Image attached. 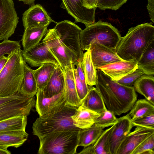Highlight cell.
<instances>
[{"instance_id": "cell-1", "label": "cell", "mask_w": 154, "mask_h": 154, "mask_svg": "<svg viewBox=\"0 0 154 154\" xmlns=\"http://www.w3.org/2000/svg\"><path fill=\"white\" fill-rule=\"evenodd\" d=\"M96 88L100 94L107 109L120 116L130 110L137 100L134 87L122 85L97 69Z\"/></svg>"}, {"instance_id": "cell-2", "label": "cell", "mask_w": 154, "mask_h": 154, "mask_svg": "<svg viewBox=\"0 0 154 154\" xmlns=\"http://www.w3.org/2000/svg\"><path fill=\"white\" fill-rule=\"evenodd\" d=\"M153 43L154 26L152 23H147L129 28L121 37L116 50L123 60L138 62Z\"/></svg>"}, {"instance_id": "cell-3", "label": "cell", "mask_w": 154, "mask_h": 154, "mask_svg": "<svg viewBox=\"0 0 154 154\" xmlns=\"http://www.w3.org/2000/svg\"><path fill=\"white\" fill-rule=\"evenodd\" d=\"M77 108L66 104L65 100L56 106L36 119L32 125L33 134L39 139L58 131H79L81 129L74 125L71 117Z\"/></svg>"}, {"instance_id": "cell-4", "label": "cell", "mask_w": 154, "mask_h": 154, "mask_svg": "<svg viewBox=\"0 0 154 154\" xmlns=\"http://www.w3.org/2000/svg\"><path fill=\"white\" fill-rule=\"evenodd\" d=\"M21 48L8 55V60L0 73V97L12 95L19 91L25 72Z\"/></svg>"}, {"instance_id": "cell-5", "label": "cell", "mask_w": 154, "mask_h": 154, "mask_svg": "<svg viewBox=\"0 0 154 154\" xmlns=\"http://www.w3.org/2000/svg\"><path fill=\"white\" fill-rule=\"evenodd\" d=\"M121 37L119 32L115 27L100 20L82 30L80 44L83 51L88 50L90 45L94 43L116 49Z\"/></svg>"}, {"instance_id": "cell-6", "label": "cell", "mask_w": 154, "mask_h": 154, "mask_svg": "<svg viewBox=\"0 0 154 154\" xmlns=\"http://www.w3.org/2000/svg\"><path fill=\"white\" fill-rule=\"evenodd\" d=\"M79 131H58L39 138L40 144L38 154L76 153Z\"/></svg>"}, {"instance_id": "cell-7", "label": "cell", "mask_w": 154, "mask_h": 154, "mask_svg": "<svg viewBox=\"0 0 154 154\" xmlns=\"http://www.w3.org/2000/svg\"><path fill=\"white\" fill-rule=\"evenodd\" d=\"M35 96L20 91L8 97H0V121L17 116H27L35 106Z\"/></svg>"}, {"instance_id": "cell-8", "label": "cell", "mask_w": 154, "mask_h": 154, "mask_svg": "<svg viewBox=\"0 0 154 154\" xmlns=\"http://www.w3.org/2000/svg\"><path fill=\"white\" fill-rule=\"evenodd\" d=\"M54 28L62 43L75 54L78 60L81 62L83 54L80 44L82 29L75 23L66 20L56 23Z\"/></svg>"}, {"instance_id": "cell-9", "label": "cell", "mask_w": 154, "mask_h": 154, "mask_svg": "<svg viewBox=\"0 0 154 154\" xmlns=\"http://www.w3.org/2000/svg\"><path fill=\"white\" fill-rule=\"evenodd\" d=\"M42 42L58 62L63 69L78 61L76 55L61 42L54 28L49 29Z\"/></svg>"}, {"instance_id": "cell-10", "label": "cell", "mask_w": 154, "mask_h": 154, "mask_svg": "<svg viewBox=\"0 0 154 154\" xmlns=\"http://www.w3.org/2000/svg\"><path fill=\"white\" fill-rule=\"evenodd\" d=\"M18 22L13 0H0V41L14 33Z\"/></svg>"}, {"instance_id": "cell-11", "label": "cell", "mask_w": 154, "mask_h": 154, "mask_svg": "<svg viewBox=\"0 0 154 154\" xmlns=\"http://www.w3.org/2000/svg\"><path fill=\"white\" fill-rule=\"evenodd\" d=\"M22 54L24 60L32 67H39L46 63L60 66L47 45L43 42L26 50H22Z\"/></svg>"}, {"instance_id": "cell-12", "label": "cell", "mask_w": 154, "mask_h": 154, "mask_svg": "<svg viewBox=\"0 0 154 154\" xmlns=\"http://www.w3.org/2000/svg\"><path fill=\"white\" fill-rule=\"evenodd\" d=\"M61 7L75 19V22L84 24L86 27L95 22L96 8H87L83 5V0H61Z\"/></svg>"}, {"instance_id": "cell-13", "label": "cell", "mask_w": 154, "mask_h": 154, "mask_svg": "<svg viewBox=\"0 0 154 154\" xmlns=\"http://www.w3.org/2000/svg\"><path fill=\"white\" fill-rule=\"evenodd\" d=\"M133 127L131 120L127 114L117 118L108 138L110 154H117L120 145Z\"/></svg>"}, {"instance_id": "cell-14", "label": "cell", "mask_w": 154, "mask_h": 154, "mask_svg": "<svg viewBox=\"0 0 154 154\" xmlns=\"http://www.w3.org/2000/svg\"><path fill=\"white\" fill-rule=\"evenodd\" d=\"M154 134V128L136 127L126 136L117 154H132L135 149L146 139Z\"/></svg>"}, {"instance_id": "cell-15", "label": "cell", "mask_w": 154, "mask_h": 154, "mask_svg": "<svg viewBox=\"0 0 154 154\" xmlns=\"http://www.w3.org/2000/svg\"><path fill=\"white\" fill-rule=\"evenodd\" d=\"M92 60L96 69L111 63L124 60L117 54L116 49L99 43L91 45L89 49Z\"/></svg>"}, {"instance_id": "cell-16", "label": "cell", "mask_w": 154, "mask_h": 154, "mask_svg": "<svg viewBox=\"0 0 154 154\" xmlns=\"http://www.w3.org/2000/svg\"><path fill=\"white\" fill-rule=\"evenodd\" d=\"M23 25L27 28L49 25L54 21L47 12L40 5L37 4L31 5L23 14Z\"/></svg>"}, {"instance_id": "cell-17", "label": "cell", "mask_w": 154, "mask_h": 154, "mask_svg": "<svg viewBox=\"0 0 154 154\" xmlns=\"http://www.w3.org/2000/svg\"><path fill=\"white\" fill-rule=\"evenodd\" d=\"M138 68V62L136 60H123L100 67V70L104 74L115 81L119 80Z\"/></svg>"}, {"instance_id": "cell-18", "label": "cell", "mask_w": 154, "mask_h": 154, "mask_svg": "<svg viewBox=\"0 0 154 154\" xmlns=\"http://www.w3.org/2000/svg\"><path fill=\"white\" fill-rule=\"evenodd\" d=\"M74 64L69 65L63 69L65 78L64 95L66 104L76 107L81 105V101L77 92L73 73Z\"/></svg>"}, {"instance_id": "cell-19", "label": "cell", "mask_w": 154, "mask_h": 154, "mask_svg": "<svg viewBox=\"0 0 154 154\" xmlns=\"http://www.w3.org/2000/svg\"><path fill=\"white\" fill-rule=\"evenodd\" d=\"M36 95L35 107L39 116L46 114L65 101L64 90L58 94L52 97H45L43 94L42 90L38 89Z\"/></svg>"}, {"instance_id": "cell-20", "label": "cell", "mask_w": 154, "mask_h": 154, "mask_svg": "<svg viewBox=\"0 0 154 154\" xmlns=\"http://www.w3.org/2000/svg\"><path fill=\"white\" fill-rule=\"evenodd\" d=\"M28 135L25 130L0 132V149L7 150L9 147H19L26 141Z\"/></svg>"}, {"instance_id": "cell-21", "label": "cell", "mask_w": 154, "mask_h": 154, "mask_svg": "<svg viewBox=\"0 0 154 154\" xmlns=\"http://www.w3.org/2000/svg\"><path fill=\"white\" fill-rule=\"evenodd\" d=\"M65 88V78L63 69L57 66L47 84L42 90L45 97H51L58 94Z\"/></svg>"}, {"instance_id": "cell-22", "label": "cell", "mask_w": 154, "mask_h": 154, "mask_svg": "<svg viewBox=\"0 0 154 154\" xmlns=\"http://www.w3.org/2000/svg\"><path fill=\"white\" fill-rule=\"evenodd\" d=\"M100 115V114L87 109L81 105L76 108L71 117L75 126L83 129L92 126Z\"/></svg>"}, {"instance_id": "cell-23", "label": "cell", "mask_w": 154, "mask_h": 154, "mask_svg": "<svg viewBox=\"0 0 154 154\" xmlns=\"http://www.w3.org/2000/svg\"><path fill=\"white\" fill-rule=\"evenodd\" d=\"M88 91L81 101L83 107L100 114L107 109L103 98L96 87L88 85Z\"/></svg>"}, {"instance_id": "cell-24", "label": "cell", "mask_w": 154, "mask_h": 154, "mask_svg": "<svg viewBox=\"0 0 154 154\" xmlns=\"http://www.w3.org/2000/svg\"><path fill=\"white\" fill-rule=\"evenodd\" d=\"M113 125L104 130L97 139L92 144L84 147L79 154H110L108 138Z\"/></svg>"}, {"instance_id": "cell-25", "label": "cell", "mask_w": 154, "mask_h": 154, "mask_svg": "<svg viewBox=\"0 0 154 154\" xmlns=\"http://www.w3.org/2000/svg\"><path fill=\"white\" fill-rule=\"evenodd\" d=\"M48 26L47 25L25 29L22 38L23 50H26L39 43L47 33Z\"/></svg>"}, {"instance_id": "cell-26", "label": "cell", "mask_w": 154, "mask_h": 154, "mask_svg": "<svg viewBox=\"0 0 154 154\" xmlns=\"http://www.w3.org/2000/svg\"><path fill=\"white\" fill-rule=\"evenodd\" d=\"M133 87L135 91L143 96L154 105V77L144 74L135 82Z\"/></svg>"}, {"instance_id": "cell-27", "label": "cell", "mask_w": 154, "mask_h": 154, "mask_svg": "<svg viewBox=\"0 0 154 154\" xmlns=\"http://www.w3.org/2000/svg\"><path fill=\"white\" fill-rule=\"evenodd\" d=\"M25 72L19 91L30 97H34L37 92L38 88L33 74V69L24 62Z\"/></svg>"}, {"instance_id": "cell-28", "label": "cell", "mask_w": 154, "mask_h": 154, "mask_svg": "<svg viewBox=\"0 0 154 154\" xmlns=\"http://www.w3.org/2000/svg\"><path fill=\"white\" fill-rule=\"evenodd\" d=\"M57 66L53 63H46L40 66L38 69L33 70L38 89L42 90L44 89Z\"/></svg>"}, {"instance_id": "cell-29", "label": "cell", "mask_w": 154, "mask_h": 154, "mask_svg": "<svg viewBox=\"0 0 154 154\" xmlns=\"http://www.w3.org/2000/svg\"><path fill=\"white\" fill-rule=\"evenodd\" d=\"M81 64L87 85L90 86L95 85L97 80V69L93 64L89 49L83 53Z\"/></svg>"}, {"instance_id": "cell-30", "label": "cell", "mask_w": 154, "mask_h": 154, "mask_svg": "<svg viewBox=\"0 0 154 154\" xmlns=\"http://www.w3.org/2000/svg\"><path fill=\"white\" fill-rule=\"evenodd\" d=\"M103 129L94 124L89 128L81 129L78 135V146L85 147L93 143L102 133Z\"/></svg>"}, {"instance_id": "cell-31", "label": "cell", "mask_w": 154, "mask_h": 154, "mask_svg": "<svg viewBox=\"0 0 154 154\" xmlns=\"http://www.w3.org/2000/svg\"><path fill=\"white\" fill-rule=\"evenodd\" d=\"M127 114L131 121L143 116L154 113V105L146 99L137 100Z\"/></svg>"}, {"instance_id": "cell-32", "label": "cell", "mask_w": 154, "mask_h": 154, "mask_svg": "<svg viewBox=\"0 0 154 154\" xmlns=\"http://www.w3.org/2000/svg\"><path fill=\"white\" fill-rule=\"evenodd\" d=\"M27 117L17 116L0 121V132L20 130H25Z\"/></svg>"}, {"instance_id": "cell-33", "label": "cell", "mask_w": 154, "mask_h": 154, "mask_svg": "<svg viewBox=\"0 0 154 154\" xmlns=\"http://www.w3.org/2000/svg\"><path fill=\"white\" fill-rule=\"evenodd\" d=\"M138 68L144 74L154 75V43L150 46L138 62Z\"/></svg>"}, {"instance_id": "cell-34", "label": "cell", "mask_w": 154, "mask_h": 154, "mask_svg": "<svg viewBox=\"0 0 154 154\" xmlns=\"http://www.w3.org/2000/svg\"><path fill=\"white\" fill-rule=\"evenodd\" d=\"M112 112L107 109L100 113L94 124L104 129L114 125L117 121V118Z\"/></svg>"}, {"instance_id": "cell-35", "label": "cell", "mask_w": 154, "mask_h": 154, "mask_svg": "<svg viewBox=\"0 0 154 154\" xmlns=\"http://www.w3.org/2000/svg\"><path fill=\"white\" fill-rule=\"evenodd\" d=\"M154 134L143 141L132 154H154Z\"/></svg>"}, {"instance_id": "cell-36", "label": "cell", "mask_w": 154, "mask_h": 154, "mask_svg": "<svg viewBox=\"0 0 154 154\" xmlns=\"http://www.w3.org/2000/svg\"><path fill=\"white\" fill-rule=\"evenodd\" d=\"M127 0H97L96 7L102 10L107 9L116 10Z\"/></svg>"}, {"instance_id": "cell-37", "label": "cell", "mask_w": 154, "mask_h": 154, "mask_svg": "<svg viewBox=\"0 0 154 154\" xmlns=\"http://www.w3.org/2000/svg\"><path fill=\"white\" fill-rule=\"evenodd\" d=\"M21 48L19 41L8 39L3 40L0 43V58L5 54L10 55L16 49Z\"/></svg>"}, {"instance_id": "cell-38", "label": "cell", "mask_w": 154, "mask_h": 154, "mask_svg": "<svg viewBox=\"0 0 154 154\" xmlns=\"http://www.w3.org/2000/svg\"><path fill=\"white\" fill-rule=\"evenodd\" d=\"M75 66L73 73L76 88L78 97L82 101L84 98L88 91V85L83 82L79 78Z\"/></svg>"}, {"instance_id": "cell-39", "label": "cell", "mask_w": 154, "mask_h": 154, "mask_svg": "<svg viewBox=\"0 0 154 154\" xmlns=\"http://www.w3.org/2000/svg\"><path fill=\"white\" fill-rule=\"evenodd\" d=\"M134 127L154 128V113L143 116L131 121Z\"/></svg>"}, {"instance_id": "cell-40", "label": "cell", "mask_w": 154, "mask_h": 154, "mask_svg": "<svg viewBox=\"0 0 154 154\" xmlns=\"http://www.w3.org/2000/svg\"><path fill=\"white\" fill-rule=\"evenodd\" d=\"M144 74L142 71L138 68L133 72L116 82L124 86L132 87L135 81Z\"/></svg>"}, {"instance_id": "cell-41", "label": "cell", "mask_w": 154, "mask_h": 154, "mask_svg": "<svg viewBox=\"0 0 154 154\" xmlns=\"http://www.w3.org/2000/svg\"><path fill=\"white\" fill-rule=\"evenodd\" d=\"M75 65L76 66V69L79 78L83 82L86 83L85 74L81 66V61H77L75 63Z\"/></svg>"}, {"instance_id": "cell-42", "label": "cell", "mask_w": 154, "mask_h": 154, "mask_svg": "<svg viewBox=\"0 0 154 154\" xmlns=\"http://www.w3.org/2000/svg\"><path fill=\"white\" fill-rule=\"evenodd\" d=\"M147 9L152 21L154 22V0H148Z\"/></svg>"}, {"instance_id": "cell-43", "label": "cell", "mask_w": 154, "mask_h": 154, "mask_svg": "<svg viewBox=\"0 0 154 154\" xmlns=\"http://www.w3.org/2000/svg\"><path fill=\"white\" fill-rule=\"evenodd\" d=\"M8 56H2L0 58V73L4 67L8 60Z\"/></svg>"}, {"instance_id": "cell-44", "label": "cell", "mask_w": 154, "mask_h": 154, "mask_svg": "<svg viewBox=\"0 0 154 154\" xmlns=\"http://www.w3.org/2000/svg\"><path fill=\"white\" fill-rule=\"evenodd\" d=\"M19 1H22L25 4L29 5H34L35 0H17Z\"/></svg>"}, {"instance_id": "cell-45", "label": "cell", "mask_w": 154, "mask_h": 154, "mask_svg": "<svg viewBox=\"0 0 154 154\" xmlns=\"http://www.w3.org/2000/svg\"><path fill=\"white\" fill-rule=\"evenodd\" d=\"M11 152L8 150H5L0 149V154H10Z\"/></svg>"}, {"instance_id": "cell-46", "label": "cell", "mask_w": 154, "mask_h": 154, "mask_svg": "<svg viewBox=\"0 0 154 154\" xmlns=\"http://www.w3.org/2000/svg\"><path fill=\"white\" fill-rule=\"evenodd\" d=\"M84 0H83V1H84Z\"/></svg>"}]
</instances>
